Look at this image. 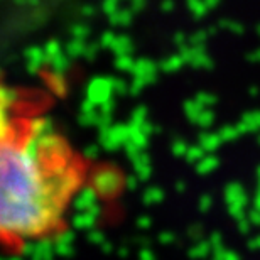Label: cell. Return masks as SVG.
Returning a JSON list of instances; mask_svg holds the SVG:
<instances>
[{"label": "cell", "instance_id": "6da1fadb", "mask_svg": "<svg viewBox=\"0 0 260 260\" xmlns=\"http://www.w3.org/2000/svg\"><path fill=\"white\" fill-rule=\"evenodd\" d=\"M17 90L0 83V243L22 247L58 235L86 166L48 117L22 115Z\"/></svg>", "mask_w": 260, "mask_h": 260}, {"label": "cell", "instance_id": "52a82bcc", "mask_svg": "<svg viewBox=\"0 0 260 260\" xmlns=\"http://www.w3.org/2000/svg\"><path fill=\"white\" fill-rule=\"evenodd\" d=\"M43 48H44L46 58H48V59H53L54 56H58L59 53H63V46H61L59 41H56V39L48 41V43H46Z\"/></svg>", "mask_w": 260, "mask_h": 260}, {"label": "cell", "instance_id": "5bb4252c", "mask_svg": "<svg viewBox=\"0 0 260 260\" xmlns=\"http://www.w3.org/2000/svg\"><path fill=\"white\" fill-rule=\"evenodd\" d=\"M95 14H96V9L93 7V5H85V7L81 9V15H83V17H93Z\"/></svg>", "mask_w": 260, "mask_h": 260}, {"label": "cell", "instance_id": "9a60e30c", "mask_svg": "<svg viewBox=\"0 0 260 260\" xmlns=\"http://www.w3.org/2000/svg\"><path fill=\"white\" fill-rule=\"evenodd\" d=\"M184 38H186V36L183 34V32H176L174 34V44H181V43H183V41H184Z\"/></svg>", "mask_w": 260, "mask_h": 260}, {"label": "cell", "instance_id": "8992f818", "mask_svg": "<svg viewBox=\"0 0 260 260\" xmlns=\"http://www.w3.org/2000/svg\"><path fill=\"white\" fill-rule=\"evenodd\" d=\"M90 25L86 24H73L70 27V36L71 38H76V39H88L90 38Z\"/></svg>", "mask_w": 260, "mask_h": 260}, {"label": "cell", "instance_id": "ba28073f", "mask_svg": "<svg viewBox=\"0 0 260 260\" xmlns=\"http://www.w3.org/2000/svg\"><path fill=\"white\" fill-rule=\"evenodd\" d=\"M118 2H120V0H103V2H102L103 14H105L107 17H108V15H112L118 7H120V5H118Z\"/></svg>", "mask_w": 260, "mask_h": 260}, {"label": "cell", "instance_id": "7c38bea8", "mask_svg": "<svg viewBox=\"0 0 260 260\" xmlns=\"http://www.w3.org/2000/svg\"><path fill=\"white\" fill-rule=\"evenodd\" d=\"M117 64L120 66V68H127V66L132 64V59H130V56H128V54H120V56H118Z\"/></svg>", "mask_w": 260, "mask_h": 260}, {"label": "cell", "instance_id": "277c9868", "mask_svg": "<svg viewBox=\"0 0 260 260\" xmlns=\"http://www.w3.org/2000/svg\"><path fill=\"white\" fill-rule=\"evenodd\" d=\"M25 58H27V64L30 68V71H34L39 64H43V61L46 59L44 48L39 46H32V48L25 49Z\"/></svg>", "mask_w": 260, "mask_h": 260}, {"label": "cell", "instance_id": "30bf717a", "mask_svg": "<svg viewBox=\"0 0 260 260\" xmlns=\"http://www.w3.org/2000/svg\"><path fill=\"white\" fill-rule=\"evenodd\" d=\"M98 46H100V43H86V48H85V53H83V56H86V58H95L96 53H98Z\"/></svg>", "mask_w": 260, "mask_h": 260}, {"label": "cell", "instance_id": "9c48e42d", "mask_svg": "<svg viewBox=\"0 0 260 260\" xmlns=\"http://www.w3.org/2000/svg\"><path fill=\"white\" fill-rule=\"evenodd\" d=\"M113 38H115V32H113V30H105V32L100 36V46L110 49V46L113 43Z\"/></svg>", "mask_w": 260, "mask_h": 260}, {"label": "cell", "instance_id": "3957f363", "mask_svg": "<svg viewBox=\"0 0 260 260\" xmlns=\"http://www.w3.org/2000/svg\"><path fill=\"white\" fill-rule=\"evenodd\" d=\"M110 49L115 51V54H118V56H120V54H128V53H132L134 43H132V39H130L128 36H125V34H115Z\"/></svg>", "mask_w": 260, "mask_h": 260}, {"label": "cell", "instance_id": "2e32d148", "mask_svg": "<svg viewBox=\"0 0 260 260\" xmlns=\"http://www.w3.org/2000/svg\"><path fill=\"white\" fill-rule=\"evenodd\" d=\"M36 0H15V4H20V5H27V4H34Z\"/></svg>", "mask_w": 260, "mask_h": 260}, {"label": "cell", "instance_id": "4fadbf2b", "mask_svg": "<svg viewBox=\"0 0 260 260\" xmlns=\"http://www.w3.org/2000/svg\"><path fill=\"white\" fill-rule=\"evenodd\" d=\"M145 2H147V0H132V4H130V9H132L134 12H140V10L145 7Z\"/></svg>", "mask_w": 260, "mask_h": 260}, {"label": "cell", "instance_id": "5b68a950", "mask_svg": "<svg viewBox=\"0 0 260 260\" xmlns=\"http://www.w3.org/2000/svg\"><path fill=\"white\" fill-rule=\"evenodd\" d=\"M85 48H86V39L71 38L70 43L66 44V54H70V56H81L83 53H85Z\"/></svg>", "mask_w": 260, "mask_h": 260}, {"label": "cell", "instance_id": "7a4b0ae2", "mask_svg": "<svg viewBox=\"0 0 260 260\" xmlns=\"http://www.w3.org/2000/svg\"><path fill=\"white\" fill-rule=\"evenodd\" d=\"M134 14L135 12L130 7L128 9H120V7H118L112 15H108V19H110V22L113 25H117V27H127V25L132 24Z\"/></svg>", "mask_w": 260, "mask_h": 260}, {"label": "cell", "instance_id": "8fae6325", "mask_svg": "<svg viewBox=\"0 0 260 260\" xmlns=\"http://www.w3.org/2000/svg\"><path fill=\"white\" fill-rule=\"evenodd\" d=\"M160 9H162V12H166V14L174 12L176 2H174V0H162V2H160Z\"/></svg>", "mask_w": 260, "mask_h": 260}]
</instances>
